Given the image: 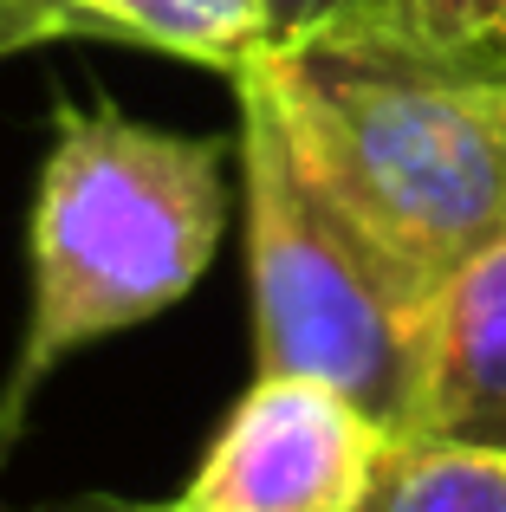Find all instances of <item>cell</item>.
I'll return each instance as SVG.
<instances>
[{
  "mask_svg": "<svg viewBox=\"0 0 506 512\" xmlns=\"http://www.w3.org/2000/svg\"><path fill=\"white\" fill-rule=\"evenodd\" d=\"M292 156L416 292L506 240V39L331 26L260 46Z\"/></svg>",
  "mask_w": 506,
  "mask_h": 512,
  "instance_id": "obj_1",
  "label": "cell"
},
{
  "mask_svg": "<svg viewBox=\"0 0 506 512\" xmlns=\"http://www.w3.org/2000/svg\"><path fill=\"white\" fill-rule=\"evenodd\" d=\"M39 512H176L169 506H150V500H111V493H98V500H72V506H39Z\"/></svg>",
  "mask_w": 506,
  "mask_h": 512,
  "instance_id": "obj_11",
  "label": "cell"
},
{
  "mask_svg": "<svg viewBox=\"0 0 506 512\" xmlns=\"http://www.w3.org/2000/svg\"><path fill=\"white\" fill-rule=\"evenodd\" d=\"M390 441L344 389L260 370L176 493V512H357Z\"/></svg>",
  "mask_w": 506,
  "mask_h": 512,
  "instance_id": "obj_4",
  "label": "cell"
},
{
  "mask_svg": "<svg viewBox=\"0 0 506 512\" xmlns=\"http://www.w3.org/2000/svg\"><path fill=\"white\" fill-rule=\"evenodd\" d=\"M409 435L506 454V240L442 279L422 325V389Z\"/></svg>",
  "mask_w": 506,
  "mask_h": 512,
  "instance_id": "obj_5",
  "label": "cell"
},
{
  "mask_svg": "<svg viewBox=\"0 0 506 512\" xmlns=\"http://www.w3.org/2000/svg\"><path fill=\"white\" fill-rule=\"evenodd\" d=\"M46 39H78L72 13L59 0H0V59L13 52H33Z\"/></svg>",
  "mask_w": 506,
  "mask_h": 512,
  "instance_id": "obj_10",
  "label": "cell"
},
{
  "mask_svg": "<svg viewBox=\"0 0 506 512\" xmlns=\"http://www.w3.org/2000/svg\"><path fill=\"white\" fill-rule=\"evenodd\" d=\"M228 150L137 124L111 98L59 104L26 214V338L0 383V454L72 350L189 299L228 227Z\"/></svg>",
  "mask_w": 506,
  "mask_h": 512,
  "instance_id": "obj_2",
  "label": "cell"
},
{
  "mask_svg": "<svg viewBox=\"0 0 506 512\" xmlns=\"http://www.w3.org/2000/svg\"><path fill=\"white\" fill-rule=\"evenodd\" d=\"M241 91V195H247V286L253 357L279 376H318L344 389L390 435H409L422 389V325L429 292H416L377 240L305 175L279 130L266 85L234 72Z\"/></svg>",
  "mask_w": 506,
  "mask_h": 512,
  "instance_id": "obj_3",
  "label": "cell"
},
{
  "mask_svg": "<svg viewBox=\"0 0 506 512\" xmlns=\"http://www.w3.org/2000/svg\"><path fill=\"white\" fill-rule=\"evenodd\" d=\"M487 33L506 39V0H487Z\"/></svg>",
  "mask_w": 506,
  "mask_h": 512,
  "instance_id": "obj_12",
  "label": "cell"
},
{
  "mask_svg": "<svg viewBox=\"0 0 506 512\" xmlns=\"http://www.w3.org/2000/svg\"><path fill=\"white\" fill-rule=\"evenodd\" d=\"M357 512H506V454L442 435H396Z\"/></svg>",
  "mask_w": 506,
  "mask_h": 512,
  "instance_id": "obj_7",
  "label": "cell"
},
{
  "mask_svg": "<svg viewBox=\"0 0 506 512\" xmlns=\"http://www.w3.org/2000/svg\"><path fill=\"white\" fill-rule=\"evenodd\" d=\"M357 26H390L422 39H474L487 33V0H370Z\"/></svg>",
  "mask_w": 506,
  "mask_h": 512,
  "instance_id": "obj_8",
  "label": "cell"
},
{
  "mask_svg": "<svg viewBox=\"0 0 506 512\" xmlns=\"http://www.w3.org/2000/svg\"><path fill=\"white\" fill-rule=\"evenodd\" d=\"M78 33L150 46L189 65L241 72L266 46V0H59Z\"/></svg>",
  "mask_w": 506,
  "mask_h": 512,
  "instance_id": "obj_6",
  "label": "cell"
},
{
  "mask_svg": "<svg viewBox=\"0 0 506 512\" xmlns=\"http://www.w3.org/2000/svg\"><path fill=\"white\" fill-rule=\"evenodd\" d=\"M364 13H370V0H266V46L331 33V26H357Z\"/></svg>",
  "mask_w": 506,
  "mask_h": 512,
  "instance_id": "obj_9",
  "label": "cell"
}]
</instances>
